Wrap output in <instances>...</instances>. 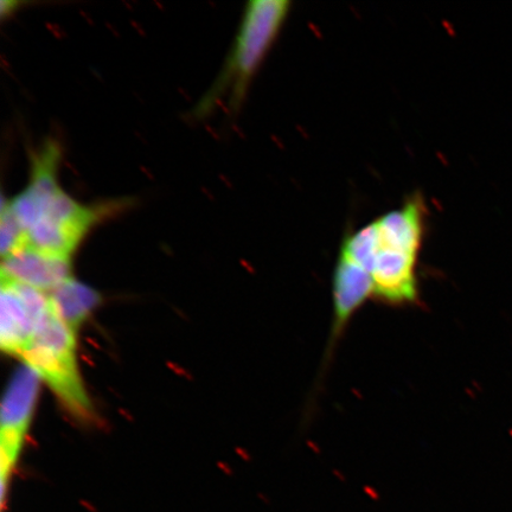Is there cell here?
<instances>
[{
    "label": "cell",
    "instance_id": "9",
    "mask_svg": "<svg viewBox=\"0 0 512 512\" xmlns=\"http://www.w3.org/2000/svg\"><path fill=\"white\" fill-rule=\"evenodd\" d=\"M48 298L51 310L75 334L101 303L100 294L94 288L74 278L49 292Z\"/></svg>",
    "mask_w": 512,
    "mask_h": 512
},
{
    "label": "cell",
    "instance_id": "2",
    "mask_svg": "<svg viewBox=\"0 0 512 512\" xmlns=\"http://www.w3.org/2000/svg\"><path fill=\"white\" fill-rule=\"evenodd\" d=\"M60 160L59 144L44 143L32 156L27 187L8 203L28 246L72 256L107 209L85 206L63 190L57 177Z\"/></svg>",
    "mask_w": 512,
    "mask_h": 512
},
{
    "label": "cell",
    "instance_id": "1",
    "mask_svg": "<svg viewBox=\"0 0 512 512\" xmlns=\"http://www.w3.org/2000/svg\"><path fill=\"white\" fill-rule=\"evenodd\" d=\"M427 208L420 195L344 236L339 253L370 273L374 299L390 307L419 303V259Z\"/></svg>",
    "mask_w": 512,
    "mask_h": 512
},
{
    "label": "cell",
    "instance_id": "10",
    "mask_svg": "<svg viewBox=\"0 0 512 512\" xmlns=\"http://www.w3.org/2000/svg\"><path fill=\"white\" fill-rule=\"evenodd\" d=\"M28 246L27 234H25L21 223L18 222L12 213L9 203L3 201L2 216H0V249L2 258Z\"/></svg>",
    "mask_w": 512,
    "mask_h": 512
},
{
    "label": "cell",
    "instance_id": "5",
    "mask_svg": "<svg viewBox=\"0 0 512 512\" xmlns=\"http://www.w3.org/2000/svg\"><path fill=\"white\" fill-rule=\"evenodd\" d=\"M41 377L28 366L19 368L9 384L0 413V475H2V497L5 504L6 489L10 475L21 454L25 435L34 415Z\"/></svg>",
    "mask_w": 512,
    "mask_h": 512
},
{
    "label": "cell",
    "instance_id": "7",
    "mask_svg": "<svg viewBox=\"0 0 512 512\" xmlns=\"http://www.w3.org/2000/svg\"><path fill=\"white\" fill-rule=\"evenodd\" d=\"M371 298L374 299V283L370 273L339 253L332 274V322L324 363L330 362L351 320Z\"/></svg>",
    "mask_w": 512,
    "mask_h": 512
},
{
    "label": "cell",
    "instance_id": "4",
    "mask_svg": "<svg viewBox=\"0 0 512 512\" xmlns=\"http://www.w3.org/2000/svg\"><path fill=\"white\" fill-rule=\"evenodd\" d=\"M76 334L53 310L47 313L21 356L25 366L36 371L68 412L85 424L95 421V412L81 379L76 358Z\"/></svg>",
    "mask_w": 512,
    "mask_h": 512
},
{
    "label": "cell",
    "instance_id": "6",
    "mask_svg": "<svg viewBox=\"0 0 512 512\" xmlns=\"http://www.w3.org/2000/svg\"><path fill=\"white\" fill-rule=\"evenodd\" d=\"M0 303V347L6 354L21 357L50 310L48 294L2 279Z\"/></svg>",
    "mask_w": 512,
    "mask_h": 512
},
{
    "label": "cell",
    "instance_id": "3",
    "mask_svg": "<svg viewBox=\"0 0 512 512\" xmlns=\"http://www.w3.org/2000/svg\"><path fill=\"white\" fill-rule=\"evenodd\" d=\"M291 8L288 0H252L246 5L226 66L198 107L201 112L209 111L224 96L230 108L238 110L283 30Z\"/></svg>",
    "mask_w": 512,
    "mask_h": 512
},
{
    "label": "cell",
    "instance_id": "8",
    "mask_svg": "<svg viewBox=\"0 0 512 512\" xmlns=\"http://www.w3.org/2000/svg\"><path fill=\"white\" fill-rule=\"evenodd\" d=\"M72 256L41 251L31 246L3 258L2 279L49 293L73 279Z\"/></svg>",
    "mask_w": 512,
    "mask_h": 512
}]
</instances>
